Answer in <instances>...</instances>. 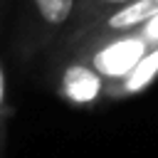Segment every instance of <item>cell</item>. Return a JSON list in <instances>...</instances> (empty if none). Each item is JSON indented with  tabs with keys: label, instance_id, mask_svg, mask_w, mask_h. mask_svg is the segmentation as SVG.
<instances>
[{
	"label": "cell",
	"instance_id": "obj_1",
	"mask_svg": "<svg viewBox=\"0 0 158 158\" xmlns=\"http://www.w3.org/2000/svg\"><path fill=\"white\" fill-rule=\"evenodd\" d=\"M77 2L79 0H27L25 32L15 42V52L22 59H32L57 44L72 27Z\"/></svg>",
	"mask_w": 158,
	"mask_h": 158
},
{
	"label": "cell",
	"instance_id": "obj_2",
	"mask_svg": "<svg viewBox=\"0 0 158 158\" xmlns=\"http://www.w3.org/2000/svg\"><path fill=\"white\" fill-rule=\"evenodd\" d=\"M156 79H158V47L151 49L121 81H116V84L106 91V101H123V99H131V96L146 91Z\"/></svg>",
	"mask_w": 158,
	"mask_h": 158
},
{
	"label": "cell",
	"instance_id": "obj_5",
	"mask_svg": "<svg viewBox=\"0 0 158 158\" xmlns=\"http://www.w3.org/2000/svg\"><path fill=\"white\" fill-rule=\"evenodd\" d=\"M0 2H2V0H0Z\"/></svg>",
	"mask_w": 158,
	"mask_h": 158
},
{
	"label": "cell",
	"instance_id": "obj_3",
	"mask_svg": "<svg viewBox=\"0 0 158 158\" xmlns=\"http://www.w3.org/2000/svg\"><path fill=\"white\" fill-rule=\"evenodd\" d=\"M128 0H79L77 2V12H74V20H72V27L67 30V35L57 42V44H64V42H72L74 37H79L89 25H94L99 17L109 15L111 10L126 5ZM54 44V47H57Z\"/></svg>",
	"mask_w": 158,
	"mask_h": 158
},
{
	"label": "cell",
	"instance_id": "obj_4",
	"mask_svg": "<svg viewBox=\"0 0 158 158\" xmlns=\"http://www.w3.org/2000/svg\"><path fill=\"white\" fill-rule=\"evenodd\" d=\"M15 109L10 104L7 96V72H5V62L0 59V158L5 156V143H7V123L12 118Z\"/></svg>",
	"mask_w": 158,
	"mask_h": 158
}]
</instances>
